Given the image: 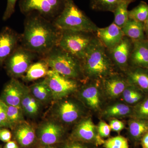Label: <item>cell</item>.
<instances>
[{
    "mask_svg": "<svg viewBox=\"0 0 148 148\" xmlns=\"http://www.w3.org/2000/svg\"><path fill=\"white\" fill-rule=\"evenodd\" d=\"M21 46L37 55L45 56L57 46L61 31L36 12L26 15Z\"/></svg>",
    "mask_w": 148,
    "mask_h": 148,
    "instance_id": "cell-1",
    "label": "cell"
},
{
    "mask_svg": "<svg viewBox=\"0 0 148 148\" xmlns=\"http://www.w3.org/2000/svg\"><path fill=\"white\" fill-rule=\"evenodd\" d=\"M85 80H102L113 73L115 66L108 51L98 39L81 61Z\"/></svg>",
    "mask_w": 148,
    "mask_h": 148,
    "instance_id": "cell-2",
    "label": "cell"
},
{
    "mask_svg": "<svg viewBox=\"0 0 148 148\" xmlns=\"http://www.w3.org/2000/svg\"><path fill=\"white\" fill-rule=\"evenodd\" d=\"M52 23L60 31L70 30L95 34L98 28L73 0L68 1L62 12Z\"/></svg>",
    "mask_w": 148,
    "mask_h": 148,
    "instance_id": "cell-3",
    "label": "cell"
},
{
    "mask_svg": "<svg viewBox=\"0 0 148 148\" xmlns=\"http://www.w3.org/2000/svg\"><path fill=\"white\" fill-rule=\"evenodd\" d=\"M49 69L73 79H84L81 63L78 58L56 46L43 56Z\"/></svg>",
    "mask_w": 148,
    "mask_h": 148,
    "instance_id": "cell-4",
    "label": "cell"
},
{
    "mask_svg": "<svg viewBox=\"0 0 148 148\" xmlns=\"http://www.w3.org/2000/svg\"><path fill=\"white\" fill-rule=\"evenodd\" d=\"M97 39L94 33L64 30L61 31L57 46L81 61L88 49Z\"/></svg>",
    "mask_w": 148,
    "mask_h": 148,
    "instance_id": "cell-5",
    "label": "cell"
},
{
    "mask_svg": "<svg viewBox=\"0 0 148 148\" xmlns=\"http://www.w3.org/2000/svg\"><path fill=\"white\" fill-rule=\"evenodd\" d=\"M69 0H20V11L26 16L36 12L51 21L62 12Z\"/></svg>",
    "mask_w": 148,
    "mask_h": 148,
    "instance_id": "cell-6",
    "label": "cell"
},
{
    "mask_svg": "<svg viewBox=\"0 0 148 148\" xmlns=\"http://www.w3.org/2000/svg\"><path fill=\"white\" fill-rule=\"evenodd\" d=\"M37 54L18 45L5 62V68L11 78H22L33 63Z\"/></svg>",
    "mask_w": 148,
    "mask_h": 148,
    "instance_id": "cell-7",
    "label": "cell"
},
{
    "mask_svg": "<svg viewBox=\"0 0 148 148\" xmlns=\"http://www.w3.org/2000/svg\"><path fill=\"white\" fill-rule=\"evenodd\" d=\"M52 93L53 100L58 101L76 92L79 86L78 81L69 78L50 69L45 77Z\"/></svg>",
    "mask_w": 148,
    "mask_h": 148,
    "instance_id": "cell-8",
    "label": "cell"
},
{
    "mask_svg": "<svg viewBox=\"0 0 148 148\" xmlns=\"http://www.w3.org/2000/svg\"><path fill=\"white\" fill-rule=\"evenodd\" d=\"M57 101L53 114L59 122L71 124L80 120L84 114V110L78 102L67 97Z\"/></svg>",
    "mask_w": 148,
    "mask_h": 148,
    "instance_id": "cell-9",
    "label": "cell"
},
{
    "mask_svg": "<svg viewBox=\"0 0 148 148\" xmlns=\"http://www.w3.org/2000/svg\"><path fill=\"white\" fill-rule=\"evenodd\" d=\"M88 81L79 91V98L88 108L95 112L100 111L103 103L102 82L99 80Z\"/></svg>",
    "mask_w": 148,
    "mask_h": 148,
    "instance_id": "cell-10",
    "label": "cell"
},
{
    "mask_svg": "<svg viewBox=\"0 0 148 148\" xmlns=\"http://www.w3.org/2000/svg\"><path fill=\"white\" fill-rule=\"evenodd\" d=\"M71 138L73 140L91 143L96 146L103 145L105 142L98 134L97 126L89 117L79 121L72 132Z\"/></svg>",
    "mask_w": 148,
    "mask_h": 148,
    "instance_id": "cell-11",
    "label": "cell"
},
{
    "mask_svg": "<svg viewBox=\"0 0 148 148\" xmlns=\"http://www.w3.org/2000/svg\"><path fill=\"white\" fill-rule=\"evenodd\" d=\"M65 132L62 124L53 120L44 122L36 130L37 139L43 147L53 146L60 143Z\"/></svg>",
    "mask_w": 148,
    "mask_h": 148,
    "instance_id": "cell-12",
    "label": "cell"
},
{
    "mask_svg": "<svg viewBox=\"0 0 148 148\" xmlns=\"http://www.w3.org/2000/svg\"><path fill=\"white\" fill-rule=\"evenodd\" d=\"M133 47V41L124 36L123 38L112 49L108 51L109 56L114 65L125 73L130 67L129 60Z\"/></svg>",
    "mask_w": 148,
    "mask_h": 148,
    "instance_id": "cell-13",
    "label": "cell"
},
{
    "mask_svg": "<svg viewBox=\"0 0 148 148\" xmlns=\"http://www.w3.org/2000/svg\"><path fill=\"white\" fill-rule=\"evenodd\" d=\"M20 35L10 27H4L0 32V67L16 49Z\"/></svg>",
    "mask_w": 148,
    "mask_h": 148,
    "instance_id": "cell-14",
    "label": "cell"
},
{
    "mask_svg": "<svg viewBox=\"0 0 148 148\" xmlns=\"http://www.w3.org/2000/svg\"><path fill=\"white\" fill-rule=\"evenodd\" d=\"M17 79L11 78L5 85L0 99L7 106L21 107V101L27 88Z\"/></svg>",
    "mask_w": 148,
    "mask_h": 148,
    "instance_id": "cell-15",
    "label": "cell"
},
{
    "mask_svg": "<svg viewBox=\"0 0 148 148\" xmlns=\"http://www.w3.org/2000/svg\"><path fill=\"white\" fill-rule=\"evenodd\" d=\"M103 92L108 98L115 99L121 96L129 83L126 76L114 72L101 80Z\"/></svg>",
    "mask_w": 148,
    "mask_h": 148,
    "instance_id": "cell-16",
    "label": "cell"
},
{
    "mask_svg": "<svg viewBox=\"0 0 148 148\" xmlns=\"http://www.w3.org/2000/svg\"><path fill=\"white\" fill-rule=\"evenodd\" d=\"M95 34L108 51L115 47L124 36L121 29L114 23L106 28H98Z\"/></svg>",
    "mask_w": 148,
    "mask_h": 148,
    "instance_id": "cell-17",
    "label": "cell"
},
{
    "mask_svg": "<svg viewBox=\"0 0 148 148\" xmlns=\"http://www.w3.org/2000/svg\"><path fill=\"white\" fill-rule=\"evenodd\" d=\"M13 130L14 139L22 148L30 147L37 140L34 128L25 121L16 125Z\"/></svg>",
    "mask_w": 148,
    "mask_h": 148,
    "instance_id": "cell-18",
    "label": "cell"
},
{
    "mask_svg": "<svg viewBox=\"0 0 148 148\" xmlns=\"http://www.w3.org/2000/svg\"><path fill=\"white\" fill-rule=\"evenodd\" d=\"M129 66L148 69L147 39L133 41V47L130 58Z\"/></svg>",
    "mask_w": 148,
    "mask_h": 148,
    "instance_id": "cell-19",
    "label": "cell"
},
{
    "mask_svg": "<svg viewBox=\"0 0 148 148\" xmlns=\"http://www.w3.org/2000/svg\"><path fill=\"white\" fill-rule=\"evenodd\" d=\"M125 73L129 84L148 95V69L130 66Z\"/></svg>",
    "mask_w": 148,
    "mask_h": 148,
    "instance_id": "cell-20",
    "label": "cell"
},
{
    "mask_svg": "<svg viewBox=\"0 0 148 148\" xmlns=\"http://www.w3.org/2000/svg\"><path fill=\"white\" fill-rule=\"evenodd\" d=\"M133 107L125 103H117L107 107L102 113L106 119H119L130 117L133 114Z\"/></svg>",
    "mask_w": 148,
    "mask_h": 148,
    "instance_id": "cell-21",
    "label": "cell"
},
{
    "mask_svg": "<svg viewBox=\"0 0 148 148\" xmlns=\"http://www.w3.org/2000/svg\"><path fill=\"white\" fill-rule=\"evenodd\" d=\"M49 68L43 58L35 63H33L22 77L23 80L27 82L34 81L45 78L47 75Z\"/></svg>",
    "mask_w": 148,
    "mask_h": 148,
    "instance_id": "cell-22",
    "label": "cell"
},
{
    "mask_svg": "<svg viewBox=\"0 0 148 148\" xmlns=\"http://www.w3.org/2000/svg\"><path fill=\"white\" fill-rule=\"evenodd\" d=\"M128 132L135 143L140 142L143 135L148 132V120L130 118L128 122Z\"/></svg>",
    "mask_w": 148,
    "mask_h": 148,
    "instance_id": "cell-23",
    "label": "cell"
},
{
    "mask_svg": "<svg viewBox=\"0 0 148 148\" xmlns=\"http://www.w3.org/2000/svg\"><path fill=\"white\" fill-rule=\"evenodd\" d=\"M121 30L124 36L128 37L133 41L147 38L143 22L129 18Z\"/></svg>",
    "mask_w": 148,
    "mask_h": 148,
    "instance_id": "cell-24",
    "label": "cell"
},
{
    "mask_svg": "<svg viewBox=\"0 0 148 148\" xmlns=\"http://www.w3.org/2000/svg\"><path fill=\"white\" fill-rule=\"evenodd\" d=\"M41 105L32 95L29 87H27L21 101V108L24 114L32 117L36 116L39 112Z\"/></svg>",
    "mask_w": 148,
    "mask_h": 148,
    "instance_id": "cell-25",
    "label": "cell"
},
{
    "mask_svg": "<svg viewBox=\"0 0 148 148\" xmlns=\"http://www.w3.org/2000/svg\"><path fill=\"white\" fill-rule=\"evenodd\" d=\"M29 89L33 96L42 104L49 103L53 100L50 88L44 79L32 85Z\"/></svg>",
    "mask_w": 148,
    "mask_h": 148,
    "instance_id": "cell-26",
    "label": "cell"
},
{
    "mask_svg": "<svg viewBox=\"0 0 148 148\" xmlns=\"http://www.w3.org/2000/svg\"><path fill=\"white\" fill-rule=\"evenodd\" d=\"M147 95L138 88L129 84L121 96L126 104L134 107L143 101Z\"/></svg>",
    "mask_w": 148,
    "mask_h": 148,
    "instance_id": "cell-27",
    "label": "cell"
},
{
    "mask_svg": "<svg viewBox=\"0 0 148 148\" xmlns=\"http://www.w3.org/2000/svg\"><path fill=\"white\" fill-rule=\"evenodd\" d=\"M136 0H123L117 6L114 12L113 23L121 29L128 20V6Z\"/></svg>",
    "mask_w": 148,
    "mask_h": 148,
    "instance_id": "cell-28",
    "label": "cell"
},
{
    "mask_svg": "<svg viewBox=\"0 0 148 148\" xmlns=\"http://www.w3.org/2000/svg\"><path fill=\"white\" fill-rule=\"evenodd\" d=\"M7 117L9 128L13 130L17 125L24 121V112L21 107L7 106Z\"/></svg>",
    "mask_w": 148,
    "mask_h": 148,
    "instance_id": "cell-29",
    "label": "cell"
},
{
    "mask_svg": "<svg viewBox=\"0 0 148 148\" xmlns=\"http://www.w3.org/2000/svg\"><path fill=\"white\" fill-rule=\"evenodd\" d=\"M123 0H90V6L93 10L108 11L114 13L117 6Z\"/></svg>",
    "mask_w": 148,
    "mask_h": 148,
    "instance_id": "cell-30",
    "label": "cell"
},
{
    "mask_svg": "<svg viewBox=\"0 0 148 148\" xmlns=\"http://www.w3.org/2000/svg\"><path fill=\"white\" fill-rule=\"evenodd\" d=\"M128 18L144 23L148 18V4L145 2L140 4L132 10L128 11Z\"/></svg>",
    "mask_w": 148,
    "mask_h": 148,
    "instance_id": "cell-31",
    "label": "cell"
},
{
    "mask_svg": "<svg viewBox=\"0 0 148 148\" xmlns=\"http://www.w3.org/2000/svg\"><path fill=\"white\" fill-rule=\"evenodd\" d=\"M131 118L148 120V95H146L143 101L133 107Z\"/></svg>",
    "mask_w": 148,
    "mask_h": 148,
    "instance_id": "cell-32",
    "label": "cell"
},
{
    "mask_svg": "<svg viewBox=\"0 0 148 148\" xmlns=\"http://www.w3.org/2000/svg\"><path fill=\"white\" fill-rule=\"evenodd\" d=\"M103 146L105 148H129L127 139L120 135L109 138L105 141Z\"/></svg>",
    "mask_w": 148,
    "mask_h": 148,
    "instance_id": "cell-33",
    "label": "cell"
},
{
    "mask_svg": "<svg viewBox=\"0 0 148 148\" xmlns=\"http://www.w3.org/2000/svg\"><path fill=\"white\" fill-rule=\"evenodd\" d=\"M7 105L0 99V127L9 128L6 114Z\"/></svg>",
    "mask_w": 148,
    "mask_h": 148,
    "instance_id": "cell-34",
    "label": "cell"
},
{
    "mask_svg": "<svg viewBox=\"0 0 148 148\" xmlns=\"http://www.w3.org/2000/svg\"><path fill=\"white\" fill-rule=\"evenodd\" d=\"M99 135L102 138H108L110 134L111 129L110 125L104 121L101 120L97 126Z\"/></svg>",
    "mask_w": 148,
    "mask_h": 148,
    "instance_id": "cell-35",
    "label": "cell"
},
{
    "mask_svg": "<svg viewBox=\"0 0 148 148\" xmlns=\"http://www.w3.org/2000/svg\"><path fill=\"white\" fill-rule=\"evenodd\" d=\"M17 0H7L6 8L3 16V20L6 21L10 18L15 11V5Z\"/></svg>",
    "mask_w": 148,
    "mask_h": 148,
    "instance_id": "cell-36",
    "label": "cell"
},
{
    "mask_svg": "<svg viewBox=\"0 0 148 148\" xmlns=\"http://www.w3.org/2000/svg\"><path fill=\"white\" fill-rule=\"evenodd\" d=\"M111 130L114 132H120L125 127V124L123 122L117 119H112L110 121L109 123Z\"/></svg>",
    "mask_w": 148,
    "mask_h": 148,
    "instance_id": "cell-37",
    "label": "cell"
},
{
    "mask_svg": "<svg viewBox=\"0 0 148 148\" xmlns=\"http://www.w3.org/2000/svg\"><path fill=\"white\" fill-rule=\"evenodd\" d=\"M60 148H91L82 144L81 142L72 140L64 144Z\"/></svg>",
    "mask_w": 148,
    "mask_h": 148,
    "instance_id": "cell-38",
    "label": "cell"
},
{
    "mask_svg": "<svg viewBox=\"0 0 148 148\" xmlns=\"http://www.w3.org/2000/svg\"><path fill=\"white\" fill-rule=\"evenodd\" d=\"M12 135L11 132L6 128H1L0 130V140L7 143L11 141Z\"/></svg>",
    "mask_w": 148,
    "mask_h": 148,
    "instance_id": "cell-39",
    "label": "cell"
},
{
    "mask_svg": "<svg viewBox=\"0 0 148 148\" xmlns=\"http://www.w3.org/2000/svg\"><path fill=\"white\" fill-rule=\"evenodd\" d=\"M140 143L142 148H148V132L143 135Z\"/></svg>",
    "mask_w": 148,
    "mask_h": 148,
    "instance_id": "cell-40",
    "label": "cell"
},
{
    "mask_svg": "<svg viewBox=\"0 0 148 148\" xmlns=\"http://www.w3.org/2000/svg\"><path fill=\"white\" fill-rule=\"evenodd\" d=\"M4 148H20L16 141H10L6 143Z\"/></svg>",
    "mask_w": 148,
    "mask_h": 148,
    "instance_id": "cell-41",
    "label": "cell"
},
{
    "mask_svg": "<svg viewBox=\"0 0 148 148\" xmlns=\"http://www.w3.org/2000/svg\"><path fill=\"white\" fill-rule=\"evenodd\" d=\"M144 30L145 34L147 35V37L148 36V18L144 23Z\"/></svg>",
    "mask_w": 148,
    "mask_h": 148,
    "instance_id": "cell-42",
    "label": "cell"
},
{
    "mask_svg": "<svg viewBox=\"0 0 148 148\" xmlns=\"http://www.w3.org/2000/svg\"><path fill=\"white\" fill-rule=\"evenodd\" d=\"M42 148H57L55 146H46V147H44Z\"/></svg>",
    "mask_w": 148,
    "mask_h": 148,
    "instance_id": "cell-43",
    "label": "cell"
},
{
    "mask_svg": "<svg viewBox=\"0 0 148 148\" xmlns=\"http://www.w3.org/2000/svg\"><path fill=\"white\" fill-rule=\"evenodd\" d=\"M0 148H2L1 146V145H0Z\"/></svg>",
    "mask_w": 148,
    "mask_h": 148,
    "instance_id": "cell-44",
    "label": "cell"
},
{
    "mask_svg": "<svg viewBox=\"0 0 148 148\" xmlns=\"http://www.w3.org/2000/svg\"><path fill=\"white\" fill-rule=\"evenodd\" d=\"M147 39L148 40V36L147 37Z\"/></svg>",
    "mask_w": 148,
    "mask_h": 148,
    "instance_id": "cell-45",
    "label": "cell"
},
{
    "mask_svg": "<svg viewBox=\"0 0 148 148\" xmlns=\"http://www.w3.org/2000/svg\"><path fill=\"white\" fill-rule=\"evenodd\" d=\"M1 127H0V130H1Z\"/></svg>",
    "mask_w": 148,
    "mask_h": 148,
    "instance_id": "cell-46",
    "label": "cell"
}]
</instances>
